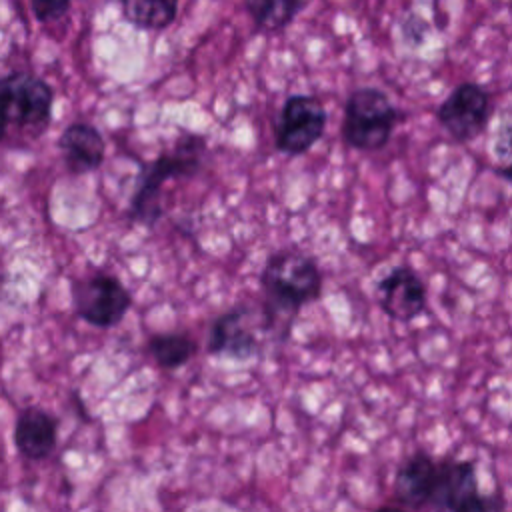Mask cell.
Wrapping results in <instances>:
<instances>
[{"label": "cell", "mask_w": 512, "mask_h": 512, "mask_svg": "<svg viewBox=\"0 0 512 512\" xmlns=\"http://www.w3.org/2000/svg\"><path fill=\"white\" fill-rule=\"evenodd\" d=\"M436 118L456 142H470L488 126L490 94L478 84L464 82L438 106Z\"/></svg>", "instance_id": "9"}, {"label": "cell", "mask_w": 512, "mask_h": 512, "mask_svg": "<svg viewBox=\"0 0 512 512\" xmlns=\"http://www.w3.org/2000/svg\"><path fill=\"white\" fill-rule=\"evenodd\" d=\"M54 94L38 76L14 72L0 78V112L10 128L38 136L50 122Z\"/></svg>", "instance_id": "4"}, {"label": "cell", "mask_w": 512, "mask_h": 512, "mask_svg": "<svg viewBox=\"0 0 512 512\" xmlns=\"http://www.w3.org/2000/svg\"><path fill=\"white\" fill-rule=\"evenodd\" d=\"M260 286L266 330L276 342H284L300 308L320 298L322 272L310 254L298 248H280L264 262Z\"/></svg>", "instance_id": "1"}, {"label": "cell", "mask_w": 512, "mask_h": 512, "mask_svg": "<svg viewBox=\"0 0 512 512\" xmlns=\"http://www.w3.org/2000/svg\"><path fill=\"white\" fill-rule=\"evenodd\" d=\"M70 294L76 314L96 328L116 326L132 306L130 290L112 274L74 280Z\"/></svg>", "instance_id": "6"}, {"label": "cell", "mask_w": 512, "mask_h": 512, "mask_svg": "<svg viewBox=\"0 0 512 512\" xmlns=\"http://www.w3.org/2000/svg\"><path fill=\"white\" fill-rule=\"evenodd\" d=\"M6 132H8V126H6L4 118H2V112H0V140L6 136Z\"/></svg>", "instance_id": "20"}, {"label": "cell", "mask_w": 512, "mask_h": 512, "mask_svg": "<svg viewBox=\"0 0 512 512\" xmlns=\"http://www.w3.org/2000/svg\"><path fill=\"white\" fill-rule=\"evenodd\" d=\"M398 112L390 98L372 86L350 92L344 104L342 138L356 150H380L392 138Z\"/></svg>", "instance_id": "3"}, {"label": "cell", "mask_w": 512, "mask_h": 512, "mask_svg": "<svg viewBox=\"0 0 512 512\" xmlns=\"http://www.w3.org/2000/svg\"><path fill=\"white\" fill-rule=\"evenodd\" d=\"M206 152L202 136L184 134L170 150L156 160L144 164L138 174L136 190L130 200V218L134 222L154 226L162 216V186L172 178L192 176L200 170Z\"/></svg>", "instance_id": "2"}, {"label": "cell", "mask_w": 512, "mask_h": 512, "mask_svg": "<svg viewBox=\"0 0 512 512\" xmlns=\"http://www.w3.org/2000/svg\"><path fill=\"white\" fill-rule=\"evenodd\" d=\"M430 504L440 512H500L502 500L484 494L472 460L444 458L438 466L436 488Z\"/></svg>", "instance_id": "5"}, {"label": "cell", "mask_w": 512, "mask_h": 512, "mask_svg": "<svg viewBox=\"0 0 512 512\" xmlns=\"http://www.w3.org/2000/svg\"><path fill=\"white\" fill-rule=\"evenodd\" d=\"M70 2L72 0H30V8L38 22H50L62 18L68 12Z\"/></svg>", "instance_id": "18"}, {"label": "cell", "mask_w": 512, "mask_h": 512, "mask_svg": "<svg viewBox=\"0 0 512 512\" xmlns=\"http://www.w3.org/2000/svg\"><path fill=\"white\" fill-rule=\"evenodd\" d=\"M302 0H246V10L264 32L284 30L298 14Z\"/></svg>", "instance_id": "16"}, {"label": "cell", "mask_w": 512, "mask_h": 512, "mask_svg": "<svg viewBox=\"0 0 512 512\" xmlns=\"http://www.w3.org/2000/svg\"><path fill=\"white\" fill-rule=\"evenodd\" d=\"M440 460L432 458L426 452H416L408 456L396 476H394V496L406 508H424L430 504L436 478H438Z\"/></svg>", "instance_id": "11"}, {"label": "cell", "mask_w": 512, "mask_h": 512, "mask_svg": "<svg viewBox=\"0 0 512 512\" xmlns=\"http://www.w3.org/2000/svg\"><path fill=\"white\" fill-rule=\"evenodd\" d=\"M58 422L56 418L38 408L26 406L14 424V446L28 460H44L56 448Z\"/></svg>", "instance_id": "12"}, {"label": "cell", "mask_w": 512, "mask_h": 512, "mask_svg": "<svg viewBox=\"0 0 512 512\" xmlns=\"http://www.w3.org/2000/svg\"><path fill=\"white\" fill-rule=\"evenodd\" d=\"M260 332L268 334L262 310L236 306L220 314L208 332V352L234 360H248L262 354Z\"/></svg>", "instance_id": "8"}, {"label": "cell", "mask_w": 512, "mask_h": 512, "mask_svg": "<svg viewBox=\"0 0 512 512\" xmlns=\"http://www.w3.org/2000/svg\"><path fill=\"white\" fill-rule=\"evenodd\" d=\"M496 172L512 184V104L502 112L494 138Z\"/></svg>", "instance_id": "17"}, {"label": "cell", "mask_w": 512, "mask_h": 512, "mask_svg": "<svg viewBox=\"0 0 512 512\" xmlns=\"http://www.w3.org/2000/svg\"><path fill=\"white\" fill-rule=\"evenodd\" d=\"M376 512H404V510L398 506H380Z\"/></svg>", "instance_id": "19"}, {"label": "cell", "mask_w": 512, "mask_h": 512, "mask_svg": "<svg viewBox=\"0 0 512 512\" xmlns=\"http://www.w3.org/2000/svg\"><path fill=\"white\" fill-rule=\"evenodd\" d=\"M178 12V0H122L124 18L142 30L168 28Z\"/></svg>", "instance_id": "14"}, {"label": "cell", "mask_w": 512, "mask_h": 512, "mask_svg": "<svg viewBox=\"0 0 512 512\" xmlns=\"http://www.w3.org/2000/svg\"><path fill=\"white\" fill-rule=\"evenodd\" d=\"M148 352L160 368L174 370L184 366L196 354V342L182 332L154 334L148 340Z\"/></svg>", "instance_id": "15"}, {"label": "cell", "mask_w": 512, "mask_h": 512, "mask_svg": "<svg viewBox=\"0 0 512 512\" xmlns=\"http://www.w3.org/2000/svg\"><path fill=\"white\" fill-rule=\"evenodd\" d=\"M326 110L316 96L294 94L282 104L276 126L274 144L286 156L308 152L324 134Z\"/></svg>", "instance_id": "7"}, {"label": "cell", "mask_w": 512, "mask_h": 512, "mask_svg": "<svg viewBox=\"0 0 512 512\" xmlns=\"http://www.w3.org/2000/svg\"><path fill=\"white\" fill-rule=\"evenodd\" d=\"M376 298L386 316L410 322L426 310V286L410 266H394L376 284Z\"/></svg>", "instance_id": "10"}, {"label": "cell", "mask_w": 512, "mask_h": 512, "mask_svg": "<svg viewBox=\"0 0 512 512\" xmlns=\"http://www.w3.org/2000/svg\"><path fill=\"white\" fill-rule=\"evenodd\" d=\"M64 164L74 174L96 170L106 154V144L98 128L88 122H72L58 138Z\"/></svg>", "instance_id": "13"}]
</instances>
